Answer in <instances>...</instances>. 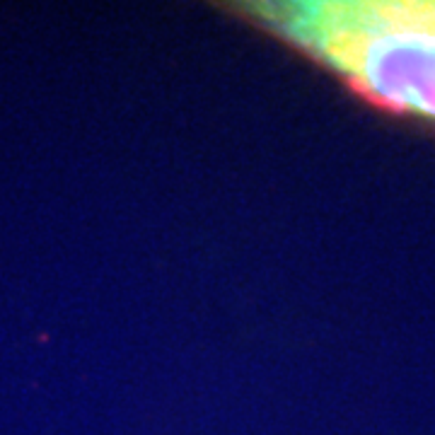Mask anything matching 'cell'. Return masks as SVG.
<instances>
[{
  "label": "cell",
  "instance_id": "cell-1",
  "mask_svg": "<svg viewBox=\"0 0 435 435\" xmlns=\"http://www.w3.org/2000/svg\"><path fill=\"white\" fill-rule=\"evenodd\" d=\"M254 12L370 102L435 121V0L263 2Z\"/></svg>",
  "mask_w": 435,
  "mask_h": 435
}]
</instances>
